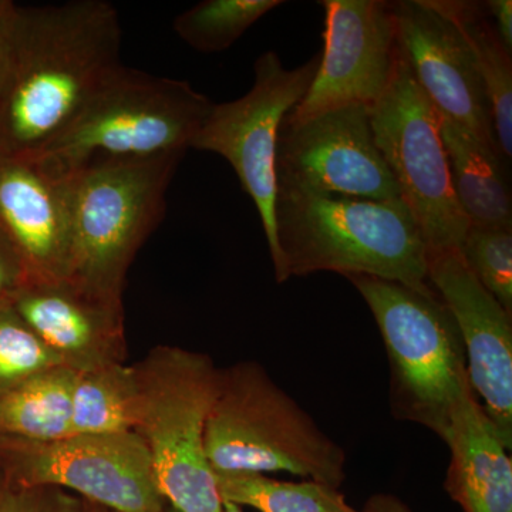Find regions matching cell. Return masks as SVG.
<instances>
[{"label":"cell","mask_w":512,"mask_h":512,"mask_svg":"<svg viewBox=\"0 0 512 512\" xmlns=\"http://www.w3.org/2000/svg\"><path fill=\"white\" fill-rule=\"evenodd\" d=\"M275 175L276 188L402 200L363 106L339 107L299 123L282 121Z\"/></svg>","instance_id":"8fae6325"},{"label":"cell","mask_w":512,"mask_h":512,"mask_svg":"<svg viewBox=\"0 0 512 512\" xmlns=\"http://www.w3.org/2000/svg\"><path fill=\"white\" fill-rule=\"evenodd\" d=\"M204 444L214 476L286 471L333 488L346 480L345 450L254 360L220 370Z\"/></svg>","instance_id":"3957f363"},{"label":"cell","mask_w":512,"mask_h":512,"mask_svg":"<svg viewBox=\"0 0 512 512\" xmlns=\"http://www.w3.org/2000/svg\"><path fill=\"white\" fill-rule=\"evenodd\" d=\"M320 53L309 62L285 69L275 52L254 64V84L245 96L214 104L191 148L210 151L228 161L242 190L254 201L264 227L278 284H284L281 251L275 232V158L282 121L306 96L318 73Z\"/></svg>","instance_id":"9c48e42d"},{"label":"cell","mask_w":512,"mask_h":512,"mask_svg":"<svg viewBox=\"0 0 512 512\" xmlns=\"http://www.w3.org/2000/svg\"><path fill=\"white\" fill-rule=\"evenodd\" d=\"M485 3L488 16L494 19V28L508 50H512V2L511 0H488Z\"/></svg>","instance_id":"f1b7e54d"},{"label":"cell","mask_w":512,"mask_h":512,"mask_svg":"<svg viewBox=\"0 0 512 512\" xmlns=\"http://www.w3.org/2000/svg\"><path fill=\"white\" fill-rule=\"evenodd\" d=\"M319 3L325 10V30L318 73L286 123L345 106L372 109L389 90L402 57L392 2Z\"/></svg>","instance_id":"7c38bea8"},{"label":"cell","mask_w":512,"mask_h":512,"mask_svg":"<svg viewBox=\"0 0 512 512\" xmlns=\"http://www.w3.org/2000/svg\"><path fill=\"white\" fill-rule=\"evenodd\" d=\"M83 512H113L107 510V508L101 507V505H97L94 503H90V501L83 500Z\"/></svg>","instance_id":"4dcf8cb0"},{"label":"cell","mask_w":512,"mask_h":512,"mask_svg":"<svg viewBox=\"0 0 512 512\" xmlns=\"http://www.w3.org/2000/svg\"><path fill=\"white\" fill-rule=\"evenodd\" d=\"M10 305L69 369L83 372L126 359L123 299L57 279L29 282Z\"/></svg>","instance_id":"2e32d148"},{"label":"cell","mask_w":512,"mask_h":512,"mask_svg":"<svg viewBox=\"0 0 512 512\" xmlns=\"http://www.w3.org/2000/svg\"><path fill=\"white\" fill-rule=\"evenodd\" d=\"M429 282L456 320L468 379L498 437L512 450V315L471 274L460 251L427 255Z\"/></svg>","instance_id":"4fadbf2b"},{"label":"cell","mask_w":512,"mask_h":512,"mask_svg":"<svg viewBox=\"0 0 512 512\" xmlns=\"http://www.w3.org/2000/svg\"><path fill=\"white\" fill-rule=\"evenodd\" d=\"M138 383L133 366L110 363L77 372L72 394V434H114L136 429Z\"/></svg>","instance_id":"44dd1931"},{"label":"cell","mask_w":512,"mask_h":512,"mask_svg":"<svg viewBox=\"0 0 512 512\" xmlns=\"http://www.w3.org/2000/svg\"><path fill=\"white\" fill-rule=\"evenodd\" d=\"M212 106L184 80L120 64L37 157L69 174L94 158L185 156Z\"/></svg>","instance_id":"52a82bcc"},{"label":"cell","mask_w":512,"mask_h":512,"mask_svg":"<svg viewBox=\"0 0 512 512\" xmlns=\"http://www.w3.org/2000/svg\"><path fill=\"white\" fill-rule=\"evenodd\" d=\"M0 512H83V500L60 488L25 487L0 473Z\"/></svg>","instance_id":"484cf974"},{"label":"cell","mask_w":512,"mask_h":512,"mask_svg":"<svg viewBox=\"0 0 512 512\" xmlns=\"http://www.w3.org/2000/svg\"><path fill=\"white\" fill-rule=\"evenodd\" d=\"M446 444L444 488L464 512H512L510 450L498 437L474 392L458 407Z\"/></svg>","instance_id":"e0dca14e"},{"label":"cell","mask_w":512,"mask_h":512,"mask_svg":"<svg viewBox=\"0 0 512 512\" xmlns=\"http://www.w3.org/2000/svg\"><path fill=\"white\" fill-rule=\"evenodd\" d=\"M440 126L454 194L470 224L512 228L510 188L501 154L446 117L441 116Z\"/></svg>","instance_id":"ac0fdd59"},{"label":"cell","mask_w":512,"mask_h":512,"mask_svg":"<svg viewBox=\"0 0 512 512\" xmlns=\"http://www.w3.org/2000/svg\"><path fill=\"white\" fill-rule=\"evenodd\" d=\"M0 229L18 249L32 281L70 271L69 174L42 157L0 150Z\"/></svg>","instance_id":"9a60e30c"},{"label":"cell","mask_w":512,"mask_h":512,"mask_svg":"<svg viewBox=\"0 0 512 512\" xmlns=\"http://www.w3.org/2000/svg\"><path fill=\"white\" fill-rule=\"evenodd\" d=\"M369 113L376 146L419 225L427 255L460 251L471 224L454 194L441 116L403 56L389 90Z\"/></svg>","instance_id":"ba28073f"},{"label":"cell","mask_w":512,"mask_h":512,"mask_svg":"<svg viewBox=\"0 0 512 512\" xmlns=\"http://www.w3.org/2000/svg\"><path fill=\"white\" fill-rule=\"evenodd\" d=\"M161 512H180V511L175 510V508L171 507V505L168 504L167 507H165L164 510Z\"/></svg>","instance_id":"d6a6232c"},{"label":"cell","mask_w":512,"mask_h":512,"mask_svg":"<svg viewBox=\"0 0 512 512\" xmlns=\"http://www.w3.org/2000/svg\"><path fill=\"white\" fill-rule=\"evenodd\" d=\"M460 252L471 274L512 315V228L470 225Z\"/></svg>","instance_id":"d4e9b609"},{"label":"cell","mask_w":512,"mask_h":512,"mask_svg":"<svg viewBox=\"0 0 512 512\" xmlns=\"http://www.w3.org/2000/svg\"><path fill=\"white\" fill-rule=\"evenodd\" d=\"M183 158H94L69 173L66 279L121 299L131 262L163 221L165 195Z\"/></svg>","instance_id":"5b68a950"},{"label":"cell","mask_w":512,"mask_h":512,"mask_svg":"<svg viewBox=\"0 0 512 512\" xmlns=\"http://www.w3.org/2000/svg\"><path fill=\"white\" fill-rule=\"evenodd\" d=\"M429 6L454 23L476 57L490 101L495 141L501 157L512 156V59L491 23L484 2L427 0Z\"/></svg>","instance_id":"d6986e66"},{"label":"cell","mask_w":512,"mask_h":512,"mask_svg":"<svg viewBox=\"0 0 512 512\" xmlns=\"http://www.w3.org/2000/svg\"><path fill=\"white\" fill-rule=\"evenodd\" d=\"M133 367L140 393L134 431L150 451L164 500L180 512H222L204 444L221 369L205 353L177 346H157Z\"/></svg>","instance_id":"8992f818"},{"label":"cell","mask_w":512,"mask_h":512,"mask_svg":"<svg viewBox=\"0 0 512 512\" xmlns=\"http://www.w3.org/2000/svg\"><path fill=\"white\" fill-rule=\"evenodd\" d=\"M222 503L259 512H346L352 510L339 488L305 480H276L266 474H217Z\"/></svg>","instance_id":"7402d4cb"},{"label":"cell","mask_w":512,"mask_h":512,"mask_svg":"<svg viewBox=\"0 0 512 512\" xmlns=\"http://www.w3.org/2000/svg\"><path fill=\"white\" fill-rule=\"evenodd\" d=\"M281 0H204L178 15L173 29L201 53L225 52Z\"/></svg>","instance_id":"603a6c76"},{"label":"cell","mask_w":512,"mask_h":512,"mask_svg":"<svg viewBox=\"0 0 512 512\" xmlns=\"http://www.w3.org/2000/svg\"><path fill=\"white\" fill-rule=\"evenodd\" d=\"M397 42L414 80L441 116L498 150L490 101L460 30L427 0L392 2Z\"/></svg>","instance_id":"5bb4252c"},{"label":"cell","mask_w":512,"mask_h":512,"mask_svg":"<svg viewBox=\"0 0 512 512\" xmlns=\"http://www.w3.org/2000/svg\"><path fill=\"white\" fill-rule=\"evenodd\" d=\"M382 335L390 366L394 419L419 424L446 443L471 389L456 320L436 291L375 276H348Z\"/></svg>","instance_id":"277c9868"},{"label":"cell","mask_w":512,"mask_h":512,"mask_svg":"<svg viewBox=\"0 0 512 512\" xmlns=\"http://www.w3.org/2000/svg\"><path fill=\"white\" fill-rule=\"evenodd\" d=\"M346 512H413V510L397 495L379 493L367 498L362 510L357 511L352 508Z\"/></svg>","instance_id":"f546056e"},{"label":"cell","mask_w":512,"mask_h":512,"mask_svg":"<svg viewBox=\"0 0 512 512\" xmlns=\"http://www.w3.org/2000/svg\"><path fill=\"white\" fill-rule=\"evenodd\" d=\"M0 473L25 487L69 488L113 512H161L168 505L136 431L0 441Z\"/></svg>","instance_id":"30bf717a"},{"label":"cell","mask_w":512,"mask_h":512,"mask_svg":"<svg viewBox=\"0 0 512 512\" xmlns=\"http://www.w3.org/2000/svg\"><path fill=\"white\" fill-rule=\"evenodd\" d=\"M29 282L30 275L22 256L0 229V305L12 302Z\"/></svg>","instance_id":"4316f807"},{"label":"cell","mask_w":512,"mask_h":512,"mask_svg":"<svg viewBox=\"0 0 512 512\" xmlns=\"http://www.w3.org/2000/svg\"><path fill=\"white\" fill-rule=\"evenodd\" d=\"M121 36L119 12L106 0L19 6L0 87V150L43 153L120 66Z\"/></svg>","instance_id":"6da1fadb"},{"label":"cell","mask_w":512,"mask_h":512,"mask_svg":"<svg viewBox=\"0 0 512 512\" xmlns=\"http://www.w3.org/2000/svg\"><path fill=\"white\" fill-rule=\"evenodd\" d=\"M57 367L66 366L10 303L0 305V392Z\"/></svg>","instance_id":"cb8c5ba5"},{"label":"cell","mask_w":512,"mask_h":512,"mask_svg":"<svg viewBox=\"0 0 512 512\" xmlns=\"http://www.w3.org/2000/svg\"><path fill=\"white\" fill-rule=\"evenodd\" d=\"M76 370L57 367L0 392V441H52L72 434Z\"/></svg>","instance_id":"ffe728a7"},{"label":"cell","mask_w":512,"mask_h":512,"mask_svg":"<svg viewBox=\"0 0 512 512\" xmlns=\"http://www.w3.org/2000/svg\"><path fill=\"white\" fill-rule=\"evenodd\" d=\"M275 232L284 282L336 272L400 282L433 292L427 245L402 200L276 188Z\"/></svg>","instance_id":"7a4b0ae2"},{"label":"cell","mask_w":512,"mask_h":512,"mask_svg":"<svg viewBox=\"0 0 512 512\" xmlns=\"http://www.w3.org/2000/svg\"><path fill=\"white\" fill-rule=\"evenodd\" d=\"M222 512H242V510L241 507H238V505L224 501V510H222Z\"/></svg>","instance_id":"1f68e13d"},{"label":"cell","mask_w":512,"mask_h":512,"mask_svg":"<svg viewBox=\"0 0 512 512\" xmlns=\"http://www.w3.org/2000/svg\"><path fill=\"white\" fill-rule=\"evenodd\" d=\"M18 10L15 2L0 0V87L8 76L12 60Z\"/></svg>","instance_id":"83f0119b"}]
</instances>
